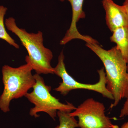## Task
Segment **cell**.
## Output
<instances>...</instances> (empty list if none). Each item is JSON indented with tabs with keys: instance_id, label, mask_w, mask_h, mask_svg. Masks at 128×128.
Here are the masks:
<instances>
[{
	"instance_id": "3957f363",
	"label": "cell",
	"mask_w": 128,
	"mask_h": 128,
	"mask_svg": "<svg viewBox=\"0 0 128 128\" xmlns=\"http://www.w3.org/2000/svg\"><path fill=\"white\" fill-rule=\"evenodd\" d=\"M29 64H26L17 68L5 65L2 68V80L4 88L0 96V109L4 112L10 111V103L13 99L25 96L33 88L36 80Z\"/></svg>"
},
{
	"instance_id": "277c9868",
	"label": "cell",
	"mask_w": 128,
	"mask_h": 128,
	"mask_svg": "<svg viewBox=\"0 0 128 128\" xmlns=\"http://www.w3.org/2000/svg\"><path fill=\"white\" fill-rule=\"evenodd\" d=\"M36 83L33 87L32 92L27 93L25 96L34 105L30 109V114L34 118H38V114L40 112L46 113L55 120L58 111L70 112L76 108L72 103H62L58 98L50 93L51 87L45 84L43 78L38 74L34 75Z\"/></svg>"
},
{
	"instance_id": "9c48e42d",
	"label": "cell",
	"mask_w": 128,
	"mask_h": 128,
	"mask_svg": "<svg viewBox=\"0 0 128 128\" xmlns=\"http://www.w3.org/2000/svg\"><path fill=\"white\" fill-rule=\"evenodd\" d=\"M110 41L116 44L117 48L120 51L127 64L128 63V26L121 27L112 32Z\"/></svg>"
},
{
	"instance_id": "5bb4252c",
	"label": "cell",
	"mask_w": 128,
	"mask_h": 128,
	"mask_svg": "<svg viewBox=\"0 0 128 128\" xmlns=\"http://www.w3.org/2000/svg\"><path fill=\"white\" fill-rule=\"evenodd\" d=\"M120 128H128V120L126 122L124 123Z\"/></svg>"
},
{
	"instance_id": "7a4b0ae2",
	"label": "cell",
	"mask_w": 128,
	"mask_h": 128,
	"mask_svg": "<svg viewBox=\"0 0 128 128\" xmlns=\"http://www.w3.org/2000/svg\"><path fill=\"white\" fill-rule=\"evenodd\" d=\"M5 24L8 30L18 37L26 48L28 55L25 57V61L31 66L33 70L40 75L54 74V69L51 65L52 52L44 46L42 32H28L25 29L18 27L12 17L6 18Z\"/></svg>"
},
{
	"instance_id": "9a60e30c",
	"label": "cell",
	"mask_w": 128,
	"mask_h": 128,
	"mask_svg": "<svg viewBox=\"0 0 128 128\" xmlns=\"http://www.w3.org/2000/svg\"><path fill=\"white\" fill-rule=\"evenodd\" d=\"M127 67H128V63L127 64Z\"/></svg>"
},
{
	"instance_id": "5b68a950",
	"label": "cell",
	"mask_w": 128,
	"mask_h": 128,
	"mask_svg": "<svg viewBox=\"0 0 128 128\" xmlns=\"http://www.w3.org/2000/svg\"><path fill=\"white\" fill-rule=\"evenodd\" d=\"M64 56L63 51L58 58V63L54 69V74L62 79L58 87L54 89L61 95L66 96L70 92L76 89H85L93 91L101 94L103 97L113 100V97L106 88V79L104 68H102L98 70L99 80L98 82L93 84H85L78 82L66 71L64 62Z\"/></svg>"
},
{
	"instance_id": "7c38bea8",
	"label": "cell",
	"mask_w": 128,
	"mask_h": 128,
	"mask_svg": "<svg viewBox=\"0 0 128 128\" xmlns=\"http://www.w3.org/2000/svg\"><path fill=\"white\" fill-rule=\"evenodd\" d=\"M128 116V96L126 98L122 108L120 111L119 117L120 118L127 116Z\"/></svg>"
},
{
	"instance_id": "8fae6325",
	"label": "cell",
	"mask_w": 128,
	"mask_h": 128,
	"mask_svg": "<svg viewBox=\"0 0 128 128\" xmlns=\"http://www.w3.org/2000/svg\"><path fill=\"white\" fill-rule=\"evenodd\" d=\"M68 112L58 111L57 115L59 124L55 128H78V121L75 118L72 116Z\"/></svg>"
},
{
	"instance_id": "ba28073f",
	"label": "cell",
	"mask_w": 128,
	"mask_h": 128,
	"mask_svg": "<svg viewBox=\"0 0 128 128\" xmlns=\"http://www.w3.org/2000/svg\"><path fill=\"white\" fill-rule=\"evenodd\" d=\"M102 2L106 12V24L111 32L128 26V16L123 5L117 4L112 0H102Z\"/></svg>"
},
{
	"instance_id": "6da1fadb",
	"label": "cell",
	"mask_w": 128,
	"mask_h": 128,
	"mask_svg": "<svg viewBox=\"0 0 128 128\" xmlns=\"http://www.w3.org/2000/svg\"><path fill=\"white\" fill-rule=\"evenodd\" d=\"M86 46L102 60L105 70L106 88L113 97L110 106H116L120 102L128 96V72L127 63L116 46L106 50L98 42L86 43Z\"/></svg>"
},
{
	"instance_id": "30bf717a",
	"label": "cell",
	"mask_w": 128,
	"mask_h": 128,
	"mask_svg": "<svg viewBox=\"0 0 128 128\" xmlns=\"http://www.w3.org/2000/svg\"><path fill=\"white\" fill-rule=\"evenodd\" d=\"M7 9L4 6H0V38L6 41L8 43L16 48L18 49L19 45L8 33L5 28L4 18Z\"/></svg>"
},
{
	"instance_id": "4fadbf2b",
	"label": "cell",
	"mask_w": 128,
	"mask_h": 128,
	"mask_svg": "<svg viewBox=\"0 0 128 128\" xmlns=\"http://www.w3.org/2000/svg\"><path fill=\"white\" fill-rule=\"evenodd\" d=\"M123 5L124 6L125 9H126L127 16H128V0H125V1L124 2Z\"/></svg>"
},
{
	"instance_id": "8992f818",
	"label": "cell",
	"mask_w": 128,
	"mask_h": 128,
	"mask_svg": "<svg viewBox=\"0 0 128 128\" xmlns=\"http://www.w3.org/2000/svg\"><path fill=\"white\" fill-rule=\"evenodd\" d=\"M105 110L103 103L90 98L84 101L70 114L78 118L80 128H119L106 116Z\"/></svg>"
},
{
	"instance_id": "52a82bcc",
	"label": "cell",
	"mask_w": 128,
	"mask_h": 128,
	"mask_svg": "<svg viewBox=\"0 0 128 128\" xmlns=\"http://www.w3.org/2000/svg\"><path fill=\"white\" fill-rule=\"evenodd\" d=\"M63 2L66 0H60ZM71 4L72 9V17L71 24L64 36L60 42V45H64L74 39H80L86 43L96 42L97 41L92 37L82 35L78 32L76 23L80 18H84L86 14L82 9L84 0H66Z\"/></svg>"
}]
</instances>
